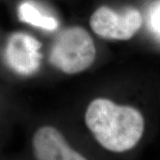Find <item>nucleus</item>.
<instances>
[{"mask_svg": "<svg viewBox=\"0 0 160 160\" xmlns=\"http://www.w3.org/2000/svg\"><path fill=\"white\" fill-rule=\"evenodd\" d=\"M30 149L34 160H92L52 125L40 126L33 132Z\"/></svg>", "mask_w": 160, "mask_h": 160, "instance_id": "obj_4", "label": "nucleus"}, {"mask_svg": "<svg viewBox=\"0 0 160 160\" xmlns=\"http://www.w3.org/2000/svg\"><path fill=\"white\" fill-rule=\"evenodd\" d=\"M142 15L134 7L117 12L108 6H101L92 14L90 26L93 32L106 39L128 40L142 25Z\"/></svg>", "mask_w": 160, "mask_h": 160, "instance_id": "obj_3", "label": "nucleus"}, {"mask_svg": "<svg viewBox=\"0 0 160 160\" xmlns=\"http://www.w3.org/2000/svg\"><path fill=\"white\" fill-rule=\"evenodd\" d=\"M148 28L156 39L160 41V0L156 1L149 7L147 17Z\"/></svg>", "mask_w": 160, "mask_h": 160, "instance_id": "obj_7", "label": "nucleus"}, {"mask_svg": "<svg viewBox=\"0 0 160 160\" xmlns=\"http://www.w3.org/2000/svg\"><path fill=\"white\" fill-rule=\"evenodd\" d=\"M41 43L24 32H14L6 42L4 58L7 66L16 74L32 76L38 71L42 54Z\"/></svg>", "mask_w": 160, "mask_h": 160, "instance_id": "obj_5", "label": "nucleus"}, {"mask_svg": "<svg viewBox=\"0 0 160 160\" xmlns=\"http://www.w3.org/2000/svg\"><path fill=\"white\" fill-rule=\"evenodd\" d=\"M18 16L23 22L50 31L57 29L59 25L55 18L43 13L29 2H24L20 5L18 8Z\"/></svg>", "mask_w": 160, "mask_h": 160, "instance_id": "obj_6", "label": "nucleus"}, {"mask_svg": "<svg viewBox=\"0 0 160 160\" xmlns=\"http://www.w3.org/2000/svg\"><path fill=\"white\" fill-rule=\"evenodd\" d=\"M96 49L90 34L78 26L63 29L52 46L49 62L66 74L88 69L95 60Z\"/></svg>", "mask_w": 160, "mask_h": 160, "instance_id": "obj_2", "label": "nucleus"}, {"mask_svg": "<svg viewBox=\"0 0 160 160\" xmlns=\"http://www.w3.org/2000/svg\"><path fill=\"white\" fill-rule=\"evenodd\" d=\"M85 125L98 145L111 154L131 151L142 139L145 119L140 110L98 98L85 113Z\"/></svg>", "mask_w": 160, "mask_h": 160, "instance_id": "obj_1", "label": "nucleus"}]
</instances>
